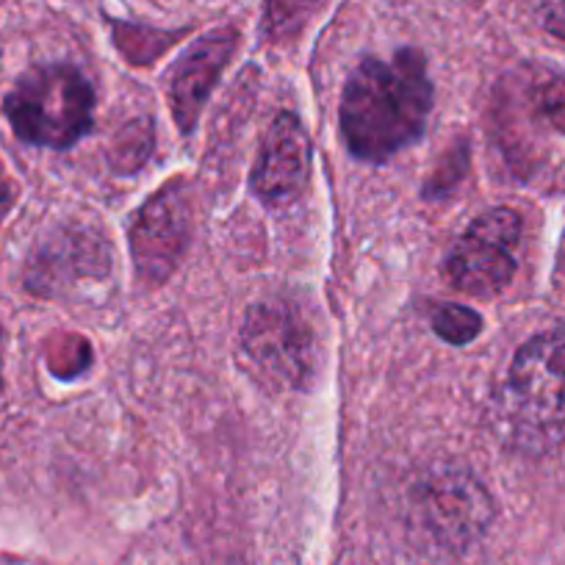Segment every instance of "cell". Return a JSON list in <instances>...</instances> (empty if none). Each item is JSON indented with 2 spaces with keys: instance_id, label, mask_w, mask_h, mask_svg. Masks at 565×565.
Segmentation results:
<instances>
[{
  "instance_id": "obj_1",
  "label": "cell",
  "mask_w": 565,
  "mask_h": 565,
  "mask_svg": "<svg viewBox=\"0 0 565 565\" xmlns=\"http://www.w3.org/2000/svg\"><path fill=\"white\" fill-rule=\"evenodd\" d=\"M433 108L427 62L416 47L394 58H363L352 70L341 97V130L350 153L363 161H385L424 134Z\"/></svg>"
},
{
  "instance_id": "obj_2",
  "label": "cell",
  "mask_w": 565,
  "mask_h": 565,
  "mask_svg": "<svg viewBox=\"0 0 565 565\" xmlns=\"http://www.w3.org/2000/svg\"><path fill=\"white\" fill-rule=\"evenodd\" d=\"M95 92L73 64H40L18 78L3 114L18 139L34 148L67 150L92 128Z\"/></svg>"
},
{
  "instance_id": "obj_3",
  "label": "cell",
  "mask_w": 565,
  "mask_h": 565,
  "mask_svg": "<svg viewBox=\"0 0 565 565\" xmlns=\"http://www.w3.org/2000/svg\"><path fill=\"white\" fill-rule=\"evenodd\" d=\"M504 411L526 436H563L565 328L535 335L515 352L504 385Z\"/></svg>"
},
{
  "instance_id": "obj_4",
  "label": "cell",
  "mask_w": 565,
  "mask_h": 565,
  "mask_svg": "<svg viewBox=\"0 0 565 565\" xmlns=\"http://www.w3.org/2000/svg\"><path fill=\"white\" fill-rule=\"evenodd\" d=\"M411 510L416 530L449 552L475 543L493 519L491 497L463 469H441L424 477L413 488Z\"/></svg>"
},
{
  "instance_id": "obj_5",
  "label": "cell",
  "mask_w": 565,
  "mask_h": 565,
  "mask_svg": "<svg viewBox=\"0 0 565 565\" xmlns=\"http://www.w3.org/2000/svg\"><path fill=\"white\" fill-rule=\"evenodd\" d=\"M244 350L277 383L302 388L317 372V335L295 306L255 302L244 319Z\"/></svg>"
},
{
  "instance_id": "obj_6",
  "label": "cell",
  "mask_w": 565,
  "mask_h": 565,
  "mask_svg": "<svg viewBox=\"0 0 565 565\" xmlns=\"http://www.w3.org/2000/svg\"><path fill=\"white\" fill-rule=\"evenodd\" d=\"M521 216L491 209L477 216L447 255V275L469 297H493L513 280Z\"/></svg>"
},
{
  "instance_id": "obj_7",
  "label": "cell",
  "mask_w": 565,
  "mask_h": 565,
  "mask_svg": "<svg viewBox=\"0 0 565 565\" xmlns=\"http://www.w3.org/2000/svg\"><path fill=\"white\" fill-rule=\"evenodd\" d=\"M192 236L189 200L178 189H164L150 200L130 227V249L141 280L161 282L183 258Z\"/></svg>"
},
{
  "instance_id": "obj_8",
  "label": "cell",
  "mask_w": 565,
  "mask_h": 565,
  "mask_svg": "<svg viewBox=\"0 0 565 565\" xmlns=\"http://www.w3.org/2000/svg\"><path fill=\"white\" fill-rule=\"evenodd\" d=\"M311 170V141L295 114H280L266 130L258 164L253 170V192L266 203L297 198Z\"/></svg>"
},
{
  "instance_id": "obj_9",
  "label": "cell",
  "mask_w": 565,
  "mask_h": 565,
  "mask_svg": "<svg viewBox=\"0 0 565 565\" xmlns=\"http://www.w3.org/2000/svg\"><path fill=\"white\" fill-rule=\"evenodd\" d=\"M233 51H236V34L233 31H214V34L194 42L181 56L178 67L172 70L170 97L172 106H175L178 125L186 134L198 122L216 78L225 70V64L231 62Z\"/></svg>"
},
{
  "instance_id": "obj_10",
  "label": "cell",
  "mask_w": 565,
  "mask_h": 565,
  "mask_svg": "<svg viewBox=\"0 0 565 565\" xmlns=\"http://www.w3.org/2000/svg\"><path fill=\"white\" fill-rule=\"evenodd\" d=\"M328 0H266L264 29L271 40H289L300 34L302 25L324 7Z\"/></svg>"
},
{
  "instance_id": "obj_11",
  "label": "cell",
  "mask_w": 565,
  "mask_h": 565,
  "mask_svg": "<svg viewBox=\"0 0 565 565\" xmlns=\"http://www.w3.org/2000/svg\"><path fill=\"white\" fill-rule=\"evenodd\" d=\"M433 330H436L444 341H449V344L463 347L480 335L482 319L480 313L471 311V308L447 302V306H438L436 311H433Z\"/></svg>"
},
{
  "instance_id": "obj_12",
  "label": "cell",
  "mask_w": 565,
  "mask_h": 565,
  "mask_svg": "<svg viewBox=\"0 0 565 565\" xmlns=\"http://www.w3.org/2000/svg\"><path fill=\"white\" fill-rule=\"evenodd\" d=\"M537 7H541L543 25L554 36H563L565 40V0H537Z\"/></svg>"
},
{
  "instance_id": "obj_13",
  "label": "cell",
  "mask_w": 565,
  "mask_h": 565,
  "mask_svg": "<svg viewBox=\"0 0 565 565\" xmlns=\"http://www.w3.org/2000/svg\"><path fill=\"white\" fill-rule=\"evenodd\" d=\"M0 394H3V328H0Z\"/></svg>"
},
{
  "instance_id": "obj_14",
  "label": "cell",
  "mask_w": 565,
  "mask_h": 565,
  "mask_svg": "<svg viewBox=\"0 0 565 565\" xmlns=\"http://www.w3.org/2000/svg\"><path fill=\"white\" fill-rule=\"evenodd\" d=\"M563 260H565V258H563Z\"/></svg>"
}]
</instances>
